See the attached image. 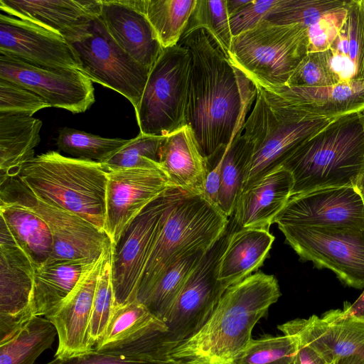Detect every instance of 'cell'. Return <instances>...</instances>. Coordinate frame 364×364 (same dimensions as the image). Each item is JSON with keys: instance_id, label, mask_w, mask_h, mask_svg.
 I'll list each match as a JSON object with an SVG mask.
<instances>
[{"instance_id": "obj_42", "label": "cell", "mask_w": 364, "mask_h": 364, "mask_svg": "<svg viewBox=\"0 0 364 364\" xmlns=\"http://www.w3.org/2000/svg\"><path fill=\"white\" fill-rule=\"evenodd\" d=\"M50 106L31 90L0 78V113L32 116Z\"/></svg>"}, {"instance_id": "obj_51", "label": "cell", "mask_w": 364, "mask_h": 364, "mask_svg": "<svg viewBox=\"0 0 364 364\" xmlns=\"http://www.w3.org/2000/svg\"><path fill=\"white\" fill-rule=\"evenodd\" d=\"M334 364H364V359L358 356H351L341 359Z\"/></svg>"}, {"instance_id": "obj_52", "label": "cell", "mask_w": 364, "mask_h": 364, "mask_svg": "<svg viewBox=\"0 0 364 364\" xmlns=\"http://www.w3.org/2000/svg\"><path fill=\"white\" fill-rule=\"evenodd\" d=\"M353 187L360 196L364 205V174L358 178Z\"/></svg>"}, {"instance_id": "obj_50", "label": "cell", "mask_w": 364, "mask_h": 364, "mask_svg": "<svg viewBox=\"0 0 364 364\" xmlns=\"http://www.w3.org/2000/svg\"><path fill=\"white\" fill-rule=\"evenodd\" d=\"M251 0H226L227 10L229 17H232L246 5L250 4Z\"/></svg>"}, {"instance_id": "obj_49", "label": "cell", "mask_w": 364, "mask_h": 364, "mask_svg": "<svg viewBox=\"0 0 364 364\" xmlns=\"http://www.w3.org/2000/svg\"><path fill=\"white\" fill-rule=\"evenodd\" d=\"M343 309L350 314L364 318V291L353 304L345 302Z\"/></svg>"}, {"instance_id": "obj_20", "label": "cell", "mask_w": 364, "mask_h": 364, "mask_svg": "<svg viewBox=\"0 0 364 364\" xmlns=\"http://www.w3.org/2000/svg\"><path fill=\"white\" fill-rule=\"evenodd\" d=\"M0 54L38 67L79 70L66 40L31 21L0 14Z\"/></svg>"}, {"instance_id": "obj_54", "label": "cell", "mask_w": 364, "mask_h": 364, "mask_svg": "<svg viewBox=\"0 0 364 364\" xmlns=\"http://www.w3.org/2000/svg\"><path fill=\"white\" fill-rule=\"evenodd\" d=\"M228 364H234V363H228Z\"/></svg>"}, {"instance_id": "obj_16", "label": "cell", "mask_w": 364, "mask_h": 364, "mask_svg": "<svg viewBox=\"0 0 364 364\" xmlns=\"http://www.w3.org/2000/svg\"><path fill=\"white\" fill-rule=\"evenodd\" d=\"M278 328L297 337L330 364L351 356L364 359V318L344 309L330 310L321 317L296 318Z\"/></svg>"}, {"instance_id": "obj_8", "label": "cell", "mask_w": 364, "mask_h": 364, "mask_svg": "<svg viewBox=\"0 0 364 364\" xmlns=\"http://www.w3.org/2000/svg\"><path fill=\"white\" fill-rule=\"evenodd\" d=\"M234 228L232 219L199 260L164 320L166 331L149 336V350L154 358H167L171 350L198 332L210 318L227 289L217 279V267Z\"/></svg>"}, {"instance_id": "obj_32", "label": "cell", "mask_w": 364, "mask_h": 364, "mask_svg": "<svg viewBox=\"0 0 364 364\" xmlns=\"http://www.w3.org/2000/svg\"><path fill=\"white\" fill-rule=\"evenodd\" d=\"M58 335L44 316H33L0 338V364H34Z\"/></svg>"}, {"instance_id": "obj_26", "label": "cell", "mask_w": 364, "mask_h": 364, "mask_svg": "<svg viewBox=\"0 0 364 364\" xmlns=\"http://www.w3.org/2000/svg\"><path fill=\"white\" fill-rule=\"evenodd\" d=\"M274 237L263 228H237L235 225L217 267V279L228 289L262 266Z\"/></svg>"}, {"instance_id": "obj_19", "label": "cell", "mask_w": 364, "mask_h": 364, "mask_svg": "<svg viewBox=\"0 0 364 364\" xmlns=\"http://www.w3.org/2000/svg\"><path fill=\"white\" fill-rule=\"evenodd\" d=\"M111 246L109 244L105 248L64 301L46 316L58 333V347L54 358L66 359L93 350L89 332L93 299L97 282Z\"/></svg>"}, {"instance_id": "obj_37", "label": "cell", "mask_w": 364, "mask_h": 364, "mask_svg": "<svg viewBox=\"0 0 364 364\" xmlns=\"http://www.w3.org/2000/svg\"><path fill=\"white\" fill-rule=\"evenodd\" d=\"M298 347L296 336H264L252 339L234 364H293Z\"/></svg>"}, {"instance_id": "obj_18", "label": "cell", "mask_w": 364, "mask_h": 364, "mask_svg": "<svg viewBox=\"0 0 364 364\" xmlns=\"http://www.w3.org/2000/svg\"><path fill=\"white\" fill-rule=\"evenodd\" d=\"M36 268L0 222V338L32 317L28 312Z\"/></svg>"}, {"instance_id": "obj_9", "label": "cell", "mask_w": 364, "mask_h": 364, "mask_svg": "<svg viewBox=\"0 0 364 364\" xmlns=\"http://www.w3.org/2000/svg\"><path fill=\"white\" fill-rule=\"evenodd\" d=\"M79 70L138 107L151 69L140 64L114 41L100 15L73 28L64 36Z\"/></svg>"}, {"instance_id": "obj_34", "label": "cell", "mask_w": 364, "mask_h": 364, "mask_svg": "<svg viewBox=\"0 0 364 364\" xmlns=\"http://www.w3.org/2000/svg\"><path fill=\"white\" fill-rule=\"evenodd\" d=\"M237 135L225 149L221 166L218 208L232 217L237 200L243 189L252 149L241 135Z\"/></svg>"}, {"instance_id": "obj_6", "label": "cell", "mask_w": 364, "mask_h": 364, "mask_svg": "<svg viewBox=\"0 0 364 364\" xmlns=\"http://www.w3.org/2000/svg\"><path fill=\"white\" fill-rule=\"evenodd\" d=\"M229 223L228 217L203 195L186 193L171 210L158 237L139 286L137 299L175 263L210 249Z\"/></svg>"}, {"instance_id": "obj_39", "label": "cell", "mask_w": 364, "mask_h": 364, "mask_svg": "<svg viewBox=\"0 0 364 364\" xmlns=\"http://www.w3.org/2000/svg\"><path fill=\"white\" fill-rule=\"evenodd\" d=\"M200 28L211 34L228 57L232 35L226 0H197L185 33Z\"/></svg>"}, {"instance_id": "obj_11", "label": "cell", "mask_w": 364, "mask_h": 364, "mask_svg": "<svg viewBox=\"0 0 364 364\" xmlns=\"http://www.w3.org/2000/svg\"><path fill=\"white\" fill-rule=\"evenodd\" d=\"M171 186L148 205L112 246V279L115 306L137 299L138 289L150 255L173 208L186 196Z\"/></svg>"}, {"instance_id": "obj_25", "label": "cell", "mask_w": 364, "mask_h": 364, "mask_svg": "<svg viewBox=\"0 0 364 364\" xmlns=\"http://www.w3.org/2000/svg\"><path fill=\"white\" fill-rule=\"evenodd\" d=\"M265 90L318 116L343 117L364 112V80L341 82L326 87L284 86Z\"/></svg>"}, {"instance_id": "obj_43", "label": "cell", "mask_w": 364, "mask_h": 364, "mask_svg": "<svg viewBox=\"0 0 364 364\" xmlns=\"http://www.w3.org/2000/svg\"><path fill=\"white\" fill-rule=\"evenodd\" d=\"M348 5L325 13L307 28L309 53L329 49L345 23Z\"/></svg>"}, {"instance_id": "obj_44", "label": "cell", "mask_w": 364, "mask_h": 364, "mask_svg": "<svg viewBox=\"0 0 364 364\" xmlns=\"http://www.w3.org/2000/svg\"><path fill=\"white\" fill-rule=\"evenodd\" d=\"M338 83L330 72L323 52L308 53L290 77L288 87H326Z\"/></svg>"}, {"instance_id": "obj_41", "label": "cell", "mask_w": 364, "mask_h": 364, "mask_svg": "<svg viewBox=\"0 0 364 364\" xmlns=\"http://www.w3.org/2000/svg\"><path fill=\"white\" fill-rule=\"evenodd\" d=\"M114 306L111 246L101 269L93 299L89 332L90 341L94 347L103 335Z\"/></svg>"}, {"instance_id": "obj_2", "label": "cell", "mask_w": 364, "mask_h": 364, "mask_svg": "<svg viewBox=\"0 0 364 364\" xmlns=\"http://www.w3.org/2000/svg\"><path fill=\"white\" fill-rule=\"evenodd\" d=\"M280 296L277 279L262 272L231 285L200 331L167 358L187 364L233 363L252 340L255 324Z\"/></svg>"}, {"instance_id": "obj_38", "label": "cell", "mask_w": 364, "mask_h": 364, "mask_svg": "<svg viewBox=\"0 0 364 364\" xmlns=\"http://www.w3.org/2000/svg\"><path fill=\"white\" fill-rule=\"evenodd\" d=\"M164 138V136L139 133L102 164L107 171L139 167H160L159 152Z\"/></svg>"}, {"instance_id": "obj_13", "label": "cell", "mask_w": 364, "mask_h": 364, "mask_svg": "<svg viewBox=\"0 0 364 364\" xmlns=\"http://www.w3.org/2000/svg\"><path fill=\"white\" fill-rule=\"evenodd\" d=\"M299 257L328 269L346 285L364 288V229L278 226Z\"/></svg>"}, {"instance_id": "obj_28", "label": "cell", "mask_w": 364, "mask_h": 364, "mask_svg": "<svg viewBox=\"0 0 364 364\" xmlns=\"http://www.w3.org/2000/svg\"><path fill=\"white\" fill-rule=\"evenodd\" d=\"M345 23L331 46L323 52L337 82L364 80V11L361 0H350Z\"/></svg>"}, {"instance_id": "obj_46", "label": "cell", "mask_w": 364, "mask_h": 364, "mask_svg": "<svg viewBox=\"0 0 364 364\" xmlns=\"http://www.w3.org/2000/svg\"><path fill=\"white\" fill-rule=\"evenodd\" d=\"M281 0H251L250 4L230 18V26L232 37L253 28Z\"/></svg>"}, {"instance_id": "obj_22", "label": "cell", "mask_w": 364, "mask_h": 364, "mask_svg": "<svg viewBox=\"0 0 364 364\" xmlns=\"http://www.w3.org/2000/svg\"><path fill=\"white\" fill-rule=\"evenodd\" d=\"M293 186L291 173L282 166L244 188L232 215L235 227L269 230L290 199Z\"/></svg>"}, {"instance_id": "obj_47", "label": "cell", "mask_w": 364, "mask_h": 364, "mask_svg": "<svg viewBox=\"0 0 364 364\" xmlns=\"http://www.w3.org/2000/svg\"><path fill=\"white\" fill-rule=\"evenodd\" d=\"M224 151L206 160L207 171L203 196L217 207L220 186L221 166Z\"/></svg>"}, {"instance_id": "obj_35", "label": "cell", "mask_w": 364, "mask_h": 364, "mask_svg": "<svg viewBox=\"0 0 364 364\" xmlns=\"http://www.w3.org/2000/svg\"><path fill=\"white\" fill-rule=\"evenodd\" d=\"M204 253V251L198 252L175 263L137 300L164 322L190 274Z\"/></svg>"}, {"instance_id": "obj_45", "label": "cell", "mask_w": 364, "mask_h": 364, "mask_svg": "<svg viewBox=\"0 0 364 364\" xmlns=\"http://www.w3.org/2000/svg\"><path fill=\"white\" fill-rule=\"evenodd\" d=\"M46 364H187L182 360L172 358H154L128 357L93 350L75 357L66 359L54 358Z\"/></svg>"}, {"instance_id": "obj_4", "label": "cell", "mask_w": 364, "mask_h": 364, "mask_svg": "<svg viewBox=\"0 0 364 364\" xmlns=\"http://www.w3.org/2000/svg\"><path fill=\"white\" fill-rule=\"evenodd\" d=\"M255 85V103L241 134L252 149L243 188L282 167L301 144L341 117L309 113Z\"/></svg>"}, {"instance_id": "obj_14", "label": "cell", "mask_w": 364, "mask_h": 364, "mask_svg": "<svg viewBox=\"0 0 364 364\" xmlns=\"http://www.w3.org/2000/svg\"><path fill=\"white\" fill-rule=\"evenodd\" d=\"M0 78L31 90L50 107L73 114L85 112L95 100L93 82L80 70L38 67L0 54Z\"/></svg>"}, {"instance_id": "obj_29", "label": "cell", "mask_w": 364, "mask_h": 364, "mask_svg": "<svg viewBox=\"0 0 364 364\" xmlns=\"http://www.w3.org/2000/svg\"><path fill=\"white\" fill-rule=\"evenodd\" d=\"M41 127L32 116L0 113V178L17 176L35 157Z\"/></svg>"}, {"instance_id": "obj_1", "label": "cell", "mask_w": 364, "mask_h": 364, "mask_svg": "<svg viewBox=\"0 0 364 364\" xmlns=\"http://www.w3.org/2000/svg\"><path fill=\"white\" fill-rule=\"evenodd\" d=\"M178 43L190 55L185 124L207 160L224 151L242 133L257 87L206 29L183 33Z\"/></svg>"}, {"instance_id": "obj_17", "label": "cell", "mask_w": 364, "mask_h": 364, "mask_svg": "<svg viewBox=\"0 0 364 364\" xmlns=\"http://www.w3.org/2000/svg\"><path fill=\"white\" fill-rule=\"evenodd\" d=\"M274 223L364 229V205L353 186L321 188L291 196Z\"/></svg>"}, {"instance_id": "obj_33", "label": "cell", "mask_w": 364, "mask_h": 364, "mask_svg": "<svg viewBox=\"0 0 364 364\" xmlns=\"http://www.w3.org/2000/svg\"><path fill=\"white\" fill-rule=\"evenodd\" d=\"M197 0H144V11L163 48L178 44Z\"/></svg>"}, {"instance_id": "obj_48", "label": "cell", "mask_w": 364, "mask_h": 364, "mask_svg": "<svg viewBox=\"0 0 364 364\" xmlns=\"http://www.w3.org/2000/svg\"><path fill=\"white\" fill-rule=\"evenodd\" d=\"M297 339L298 347L293 364H330L315 350L300 341L298 338Z\"/></svg>"}, {"instance_id": "obj_15", "label": "cell", "mask_w": 364, "mask_h": 364, "mask_svg": "<svg viewBox=\"0 0 364 364\" xmlns=\"http://www.w3.org/2000/svg\"><path fill=\"white\" fill-rule=\"evenodd\" d=\"M105 232L112 247L134 220L171 186L161 167L107 171Z\"/></svg>"}, {"instance_id": "obj_23", "label": "cell", "mask_w": 364, "mask_h": 364, "mask_svg": "<svg viewBox=\"0 0 364 364\" xmlns=\"http://www.w3.org/2000/svg\"><path fill=\"white\" fill-rule=\"evenodd\" d=\"M159 164L172 186L188 194L203 195L207 161L188 126L165 136L159 149Z\"/></svg>"}, {"instance_id": "obj_5", "label": "cell", "mask_w": 364, "mask_h": 364, "mask_svg": "<svg viewBox=\"0 0 364 364\" xmlns=\"http://www.w3.org/2000/svg\"><path fill=\"white\" fill-rule=\"evenodd\" d=\"M107 174L101 163L50 151L26 163L17 176L38 198L105 231Z\"/></svg>"}, {"instance_id": "obj_36", "label": "cell", "mask_w": 364, "mask_h": 364, "mask_svg": "<svg viewBox=\"0 0 364 364\" xmlns=\"http://www.w3.org/2000/svg\"><path fill=\"white\" fill-rule=\"evenodd\" d=\"M129 139L107 138L69 127L58 129L56 146L74 158L104 163Z\"/></svg>"}, {"instance_id": "obj_30", "label": "cell", "mask_w": 364, "mask_h": 364, "mask_svg": "<svg viewBox=\"0 0 364 364\" xmlns=\"http://www.w3.org/2000/svg\"><path fill=\"white\" fill-rule=\"evenodd\" d=\"M1 219L36 268L48 263L53 252V240L46 223L28 208L0 200Z\"/></svg>"}, {"instance_id": "obj_24", "label": "cell", "mask_w": 364, "mask_h": 364, "mask_svg": "<svg viewBox=\"0 0 364 364\" xmlns=\"http://www.w3.org/2000/svg\"><path fill=\"white\" fill-rule=\"evenodd\" d=\"M0 9L64 36L100 15V0H0Z\"/></svg>"}, {"instance_id": "obj_10", "label": "cell", "mask_w": 364, "mask_h": 364, "mask_svg": "<svg viewBox=\"0 0 364 364\" xmlns=\"http://www.w3.org/2000/svg\"><path fill=\"white\" fill-rule=\"evenodd\" d=\"M190 55L181 43L164 48L134 109L140 133L167 136L185 124Z\"/></svg>"}, {"instance_id": "obj_21", "label": "cell", "mask_w": 364, "mask_h": 364, "mask_svg": "<svg viewBox=\"0 0 364 364\" xmlns=\"http://www.w3.org/2000/svg\"><path fill=\"white\" fill-rule=\"evenodd\" d=\"M100 18L114 41L151 69L163 48L144 11V0H100Z\"/></svg>"}, {"instance_id": "obj_31", "label": "cell", "mask_w": 364, "mask_h": 364, "mask_svg": "<svg viewBox=\"0 0 364 364\" xmlns=\"http://www.w3.org/2000/svg\"><path fill=\"white\" fill-rule=\"evenodd\" d=\"M167 326L137 299L115 306L107 328L94 347L101 353H112L154 333H164Z\"/></svg>"}, {"instance_id": "obj_53", "label": "cell", "mask_w": 364, "mask_h": 364, "mask_svg": "<svg viewBox=\"0 0 364 364\" xmlns=\"http://www.w3.org/2000/svg\"><path fill=\"white\" fill-rule=\"evenodd\" d=\"M362 7L364 11V0H361Z\"/></svg>"}, {"instance_id": "obj_12", "label": "cell", "mask_w": 364, "mask_h": 364, "mask_svg": "<svg viewBox=\"0 0 364 364\" xmlns=\"http://www.w3.org/2000/svg\"><path fill=\"white\" fill-rule=\"evenodd\" d=\"M0 186L1 201L20 203L46 223L53 240L50 261L96 259L111 244L105 232L89 221L36 197L18 176L0 178Z\"/></svg>"}, {"instance_id": "obj_3", "label": "cell", "mask_w": 364, "mask_h": 364, "mask_svg": "<svg viewBox=\"0 0 364 364\" xmlns=\"http://www.w3.org/2000/svg\"><path fill=\"white\" fill-rule=\"evenodd\" d=\"M282 167L293 177L291 196L353 186L364 174V112L341 117L312 135Z\"/></svg>"}, {"instance_id": "obj_27", "label": "cell", "mask_w": 364, "mask_h": 364, "mask_svg": "<svg viewBox=\"0 0 364 364\" xmlns=\"http://www.w3.org/2000/svg\"><path fill=\"white\" fill-rule=\"evenodd\" d=\"M96 259L50 261L36 269L29 314L46 317L55 310Z\"/></svg>"}, {"instance_id": "obj_7", "label": "cell", "mask_w": 364, "mask_h": 364, "mask_svg": "<svg viewBox=\"0 0 364 364\" xmlns=\"http://www.w3.org/2000/svg\"><path fill=\"white\" fill-rule=\"evenodd\" d=\"M307 28L277 24L264 19L232 37L228 58L255 85L264 89L284 87L308 54Z\"/></svg>"}, {"instance_id": "obj_40", "label": "cell", "mask_w": 364, "mask_h": 364, "mask_svg": "<svg viewBox=\"0 0 364 364\" xmlns=\"http://www.w3.org/2000/svg\"><path fill=\"white\" fill-rule=\"evenodd\" d=\"M350 1L341 0H281L264 18L277 24L299 23L308 28L321 16Z\"/></svg>"}]
</instances>
